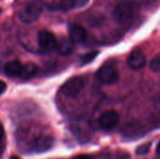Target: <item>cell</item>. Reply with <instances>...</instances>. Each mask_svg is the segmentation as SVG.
<instances>
[{
    "mask_svg": "<svg viewBox=\"0 0 160 159\" xmlns=\"http://www.w3.org/2000/svg\"><path fill=\"white\" fill-rule=\"evenodd\" d=\"M3 138H4V128H3L2 125L0 124V142L2 141Z\"/></svg>",
    "mask_w": 160,
    "mask_h": 159,
    "instance_id": "cell-17",
    "label": "cell"
},
{
    "mask_svg": "<svg viewBox=\"0 0 160 159\" xmlns=\"http://www.w3.org/2000/svg\"><path fill=\"white\" fill-rule=\"evenodd\" d=\"M156 152H157V154H158V155H160V141H159V142H158V146H157V150H156Z\"/></svg>",
    "mask_w": 160,
    "mask_h": 159,
    "instance_id": "cell-18",
    "label": "cell"
},
{
    "mask_svg": "<svg viewBox=\"0 0 160 159\" xmlns=\"http://www.w3.org/2000/svg\"><path fill=\"white\" fill-rule=\"evenodd\" d=\"M38 70V67L37 66V64H35L33 62H27L22 65L21 78L29 79V78L35 76L37 74Z\"/></svg>",
    "mask_w": 160,
    "mask_h": 159,
    "instance_id": "cell-11",
    "label": "cell"
},
{
    "mask_svg": "<svg viewBox=\"0 0 160 159\" xmlns=\"http://www.w3.org/2000/svg\"><path fill=\"white\" fill-rule=\"evenodd\" d=\"M22 65L18 60H12L5 65V73L9 77H21Z\"/></svg>",
    "mask_w": 160,
    "mask_h": 159,
    "instance_id": "cell-9",
    "label": "cell"
},
{
    "mask_svg": "<svg viewBox=\"0 0 160 159\" xmlns=\"http://www.w3.org/2000/svg\"><path fill=\"white\" fill-rule=\"evenodd\" d=\"M127 64L133 70H140L146 65V56L141 50H134L128 57Z\"/></svg>",
    "mask_w": 160,
    "mask_h": 159,
    "instance_id": "cell-7",
    "label": "cell"
},
{
    "mask_svg": "<svg viewBox=\"0 0 160 159\" xmlns=\"http://www.w3.org/2000/svg\"><path fill=\"white\" fill-rule=\"evenodd\" d=\"M6 88H7V84L5 83V82L0 80V96L5 92Z\"/></svg>",
    "mask_w": 160,
    "mask_h": 159,
    "instance_id": "cell-15",
    "label": "cell"
},
{
    "mask_svg": "<svg viewBox=\"0 0 160 159\" xmlns=\"http://www.w3.org/2000/svg\"><path fill=\"white\" fill-rule=\"evenodd\" d=\"M9 159H20L19 157H11Z\"/></svg>",
    "mask_w": 160,
    "mask_h": 159,
    "instance_id": "cell-19",
    "label": "cell"
},
{
    "mask_svg": "<svg viewBox=\"0 0 160 159\" xmlns=\"http://www.w3.org/2000/svg\"><path fill=\"white\" fill-rule=\"evenodd\" d=\"M42 12V6L38 2H33L26 5L19 12V19L24 23H32L38 20Z\"/></svg>",
    "mask_w": 160,
    "mask_h": 159,
    "instance_id": "cell-2",
    "label": "cell"
},
{
    "mask_svg": "<svg viewBox=\"0 0 160 159\" xmlns=\"http://www.w3.org/2000/svg\"><path fill=\"white\" fill-rule=\"evenodd\" d=\"M72 159H93L91 157L89 156H86V155H80V156H77L75 157H73Z\"/></svg>",
    "mask_w": 160,
    "mask_h": 159,
    "instance_id": "cell-16",
    "label": "cell"
},
{
    "mask_svg": "<svg viewBox=\"0 0 160 159\" xmlns=\"http://www.w3.org/2000/svg\"><path fill=\"white\" fill-rule=\"evenodd\" d=\"M97 79L104 84H113L119 79L117 69L112 65H104L96 73Z\"/></svg>",
    "mask_w": 160,
    "mask_h": 159,
    "instance_id": "cell-4",
    "label": "cell"
},
{
    "mask_svg": "<svg viewBox=\"0 0 160 159\" xmlns=\"http://www.w3.org/2000/svg\"><path fill=\"white\" fill-rule=\"evenodd\" d=\"M137 11V7L133 3L124 2L118 4L112 12V15L115 21L121 24L129 23L135 17Z\"/></svg>",
    "mask_w": 160,
    "mask_h": 159,
    "instance_id": "cell-1",
    "label": "cell"
},
{
    "mask_svg": "<svg viewBox=\"0 0 160 159\" xmlns=\"http://www.w3.org/2000/svg\"><path fill=\"white\" fill-rule=\"evenodd\" d=\"M69 38L73 43H82L86 40V30L80 24L72 23L69 25Z\"/></svg>",
    "mask_w": 160,
    "mask_h": 159,
    "instance_id": "cell-8",
    "label": "cell"
},
{
    "mask_svg": "<svg viewBox=\"0 0 160 159\" xmlns=\"http://www.w3.org/2000/svg\"><path fill=\"white\" fill-rule=\"evenodd\" d=\"M38 42L41 49L45 51H52L56 49L57 39L54 35L49 31H40L38 35Z\"/></svg>",
    "mask_w": 160,
    "mask_h": 159,
    "instance_id": "cell-6",
    "label": "cell"
},
{
    "mask_svg": "<svg viewBox=\"0 0 160 159\" xmlns=\"http://www.w3.org/2000/svg\"><path fill=\"white\" fill-rule=\"evenodd\" d=\"M98 52H91L87 54H85L83 57H82V64H87V63H90L91 61H93L95 59V57L98 55Z\"/></svg>",
    "mask_w": 160,
    "mask_h": 159,
    "instance_id": "cell-14",
    "label": "cell"
},
{
    "mask_svg": "<svg viewBox=\"0 0 160 159\" xmlns=\"http://www.w3.org/2000/svg\"><path fill=\"white\" fill-rule=\"evenodd\" d=\"M150 68L154 72H160V56L155 57L150 62Z\"/></svg>",
    "mask_w": 160,
    "mask_h": 159,
    "instance_id": "cell-12",
    "label": "cell"
},
{
    "mask_svg": "<svg viewBox=\"0 0 160 159\" xmlns=\"http://www.w3.org/2000/svg\"><path fill=\"white\" fill-rule=\"evenodd\" d=\"M119 121V115L116 111L110 110L104 112L98 118V125L102 129L109 130L114 127Z\"/></svg>",
    "mask_w": 160,
    "mask_h": 159,
    "instance_id": "cell-5",
    "label": "cell"
},
{
    "mask_svg": "<svg viewBox=\"0 0 160 159\" xmlns=\"http://www.w3.org/2000/svg\"><path fill=\"white\" fill-rule=\"evenodd\" d=\"M74 43L70 38L62 37L59 41H57L56 50L61 55H68L73 52Z\"/></svg>",
    "mask_w": 160,
    "mask_h": 159,
    "instance_id": "cell-10",
    "label": "cell"
},
{
    "mask_svg": "<svg viewBox=\"0 0 160 159\" xmlns=\"http://www.w3.org/2000/svg\"><path fill=\"white\" fill-rule=\"evenodd\" d=\"M84 84V79L81 76H76L68 80L63 84L61 87V92L68 97H75L82 91Z\"/></svg>",
    "mask_w": 160,
    "mask_h": 159,
    "instance_id": "cell-3",
    "label": "cell"
},
{
    "mask_svg": "<svg viewBox=\"0 0 160 159\" xmlns=\"http://www.w3.org/2000/svg\"><path fill=\"white\" fill-rule=\"evenodd\" d=\"M69 1H70V2H71V1H73V0H69Z\"/></svg>",
    "mask_w": 160,
    "mask_h": 159,
    "instance_id": "cell-20",
    "label": "cell"
},
{
    "mask_svg": "<svg viewBox=\"0 0 160 159\" xmlns=\"http://www.w3.org/2000/svg\"><path fill=\"white\" fill-rule=\"evenodd\" d=\"M150 146H151V143L150 142L139 146L137 148V150H136V154L139 155V156H143V155L147 154L149 152V150H150Z\"/></svg>",
    "mask_w": 160,
    "mask_h": 159,
    "instance_id": "cell-13",
    "label": "cell"
}]
</instances>
